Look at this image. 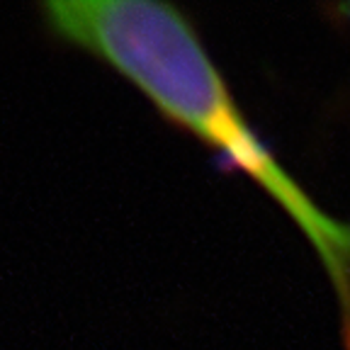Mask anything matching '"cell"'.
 I'll return each instance as SVG.
<instances>
[{
    "mask_svg": "<svg viewBox=\"0 0 350 350\" xmlns=\"http://www.w3.org/2000/svg\"><path fill=\"white\" fill-rule=\"evenodd\" d=\"M39 12L51 37L117 71L165 120L217 148L284 209L331 280L350 350V224L323 212L278 163L185 12L156 0H49Z\"/></svg>",
    "mask_w": 350,
    "mask_h": 350,
    "instance_id": "6da1fadb",
    "label": "cell"
}]
</instances>
